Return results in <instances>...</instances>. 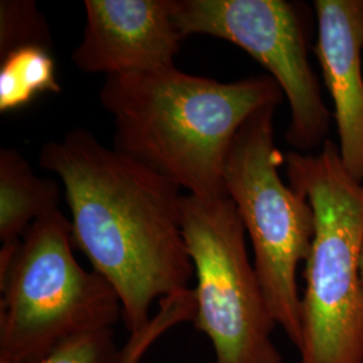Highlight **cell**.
<instances>
[{"label": "cell", "instance_id": "obj_1", "mask_svg": "<svg viewBox=\"0 0 363 363\" xmlns=\"http://www.w3.org/2000/svg\"><path fill=\"white\" fill-rule=\"evenodd\" d=\"M39 164L64 183L74 247L115 288L130 334L139 331L156 300L187 289L194 276L181 187L85 130L45 144Z\"/></svg>", "mask_w": 363, "mask_h": 363}, {"label": "cell", "instance_id": "obj_2", "mask_svg": "<svg viewBox=\"0 0 363 363\" xmlns=\"http://www.w3.org/2000/svg\"><path fill=\"white\" fill-rule=\"evenodd\" d=\"M283 97L269 74L220 82L175 65L109 76L100 91L115 150L202 198L229 196L225 171L238 130Z\"/></svg>", "mask_w": 363, "mask_h": 363}, {"label": "cell", "instance_id": "obj_3", "mask_svg": "<svg viewBox=\"0 0 363 363\" xmlns=\"http://www.w3.org/2000/svg\"><path fill=\"white\" fill-rule=\"evenodd\" d=\"M284 163L289 184L315 214L298 363H363V183L330 139L313 154L288 152Z\"/></svg>", "mask_w": 363, "mask_h": 363}, {"label": "cell", "instance_id": "obj_4", "mask_svg": "<svg viewBox=\"0 0 363 363\" xmlns=\"http://www.w3.org/2000/svg\"><path fill=\"white\" fill-rule=\"evenodd\" d=\"M62 211L39 217L0 250V361L34 362L78 337L121 319L115 288L73 253Z\"/></svg>", "mask_w": 363, "mask_h": 363}, {"label": "cell", "instance_id": "obj_5", "mask_svg": "<svg viewBox=\"0 0 363 363\" xmlns=\"http://www.w3.org/2000/svg\"><path fill=\"white\" fill-rule=\"evenodd\" d=\"M279 105L257 111L238 130L225 171L229 198L255 252V268L277 327L301 345L298 269L311 252L315 214L310 202L280 175L284 156L274 142Z\"/></svg>", "mask_w": 363, "mask_h": 363}, {"label": "cell", "instance_id": "obj_6", "mask_svg": "<svg viewBox=\"0 0 363 363\" xmlns=\"http://www.w3.org/2000/svg\"><path fill=\"white\" fill-rule=\"evenodd\" d=\"M181 225L196 277L193 323L211 342L214 363H284L233 201L183 195Z\"/></svg>", "mask_w": 363, "mask_h": 363}, {"label": "cell", "instance_id": "obj_7", "mask_svg": "<svg viewBox=\"0 0 363 363\" xmlns=\"http://www.w3.org/2000/svg\"><path fill=\"white\" fill-rule=\"evenodd\" d=\"M183 37L205 34L232 42L264 66L291 109L288 143L311 152L328 140L333 113L308 60L298 7L286 0H174Z\"/></svg>", "mask_w": 363, "mask_h": 363}, {"label": "cell", "instance_id": "obj_8", "mask_svg": "<svg viewBox=\"0 0 363 363\" xmlns=\"http://www.w3.org/2000/svg\"><path fill=\"white\" fill-rule=\"evenodd\" d=\"M86 25L73 52L84 73L106 77L174 66L181 30L174 0H85Z\"/></svg>", "mask_w": 363, "mask_h": 363}, {"label": "cell", "instance_id": "obj_9", "mask_svg": "<svg viewBox=\"0 0 363 363\" xmlns=\"http://www.w3.org/2000/svg\"><path fill=\"white\" fill-rule=\"evenodd\" d=\"M313 52L334 104L340 160L363 183V0H315Z\"/></svg>", "mask_w": 363, "mask_h": 363}, {"label": "cell", "instance_id": "obj_10", "mask_svg": "<svg viewBox=\"0 0 363 363\" xmlns=\"http://www.w3.org/2000/svg\"><path fill=\"white\" fill-rule=\"evenodd\" d=\"M60 187L34 174L25 156L13 148L0 151V241L15 245L30 225L57 210Z\"/></svg>", "mask_w": 363, "mask_h": 363}, {"label": "cell", "instance_id": "obj_11", "mask_svg": "<svg viewBox=\"0 0 363 363\" xmlns=\"http://www.w3.org/2000/svg\"><path fill=\"white\" fill-rule=\"evenodd\" d=\"M0 112L10 113L45 93H61L52 49L25 45L0 55Z\"/></svg>", "mask_w": 363, "mask_h": 363}, {"label": "cell", "instance_id": "obj_12", "mask_svg": "<svg viewBox=\"0 0 363 363\" xmlns=\"http://www.w3.org/2000/svg\"><path fill=\"white\" fill-rule=\"evenodd\" d=\"M196 298L193 288L175 292L157 301V311L139 331L130 333L121 349V363H140L156 342L174 327L194 322Z\"/></svg>", "mask_w": 363, "mask_h": 363}, {"label": "cell", "instance_id": "obj_13", "mask_svg": "<svg viewBox=\"0 0 363 363\" xmlns=\"http://www.w3.org/2000/svg\"><path fill=\"white\" fill-rule=\"evenodd\" d=\"M25 45L50 48L46 21L30 0H3L0 3V55Z\"/></svg>", "mask_w": 363, "mask_h": 363}, {"label": "cell", "instance_id": "obj_14", "mask_svg": "<svg viewBox=\"0 0 363 363\" xmlns=\"http://www.w3.org/2000/svg\"><path fill=\"white\" fill-rule=\"evenodd\" d=\"M0 363H121V349L117 347L113 328L76 337L34 362Z\"/></svg>", "mask_w": 363, "mask_h": 363}, {"label": "cell", "instance_id": "obj_15", "mask_svg": "<svg viewBox=\"0 0 363 363\" xmlns=\"http://www.w3.org/2000/svg\"><path fill=\"white\" fill-rule=\"evenodd\" d=\"M361 274H362V280H363V250H362V256H361Z\"/></svg>", "mask_w": 363, "mask_h": 363}]
</instances>
